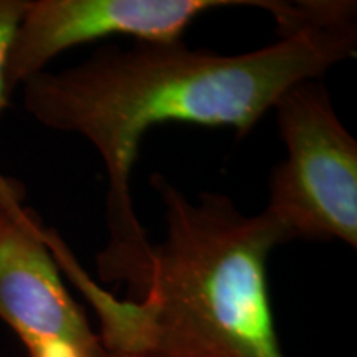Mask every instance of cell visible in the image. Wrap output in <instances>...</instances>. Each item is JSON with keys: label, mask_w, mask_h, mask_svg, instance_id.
Segmentation results:
<instances>
[{"label": "cell", "mask_w": 357, "mask_h": 357, "mask_svg": "<svg viewBox=\"0 0 357 357\" xmlns=\"http://www.w3.org/2000/svg\"><path fill=\"white\" fill-rule=\"evenodd\" d=\"M357 25L306 29L260 50L222 55L177 42L98 48L60 73L22 84L24 106L45 128L89 141L108 174L109 242L96 257L102 283L141 293L151 263L131 197V172L144 134L164 123L234 128L243 137L293 84L318 79L356 56Z\"/></svg>", "instance_id": "1"}, {"label": "cell", "mask_w": 357, "mask_h": 357, "mask_svg": "<svg viewBox=\"0 0 357 357\" xmlns=\"http://www.w3.org/2000/svg\"><path fill=\"white\" fill-rule=\"evenodd\" d=\"M166 217L137 298L119 300L93 280L60 234L45 240L61 273L100 321L108 357H287L275 328L268 260L288 243L270 213L240 212L229 195L200 192L192 204L151 177Z\"/></svg>", "instance_id": "2"}, {"label": "cell", "mask_w": 357, "mask_h": 357, "mask_svg": "<svg viewBox=\"0 0 357 357\" xmlns=\"http://www.w3.org/2000/svg\"><path fill=\"white\" fill-rule=\"evenodd\" d=\"M287 159L270 176V213L288 240H341L357 247V141L318 79L293 84L275 102Z\"/></svg>", "instance_id": "3"}, {"label": "cell", "mask_w": 357, "mask_h": 357, "mask_svg": "<svg viewBox=\"0 0 357 357\" xmlns=\"http://www.w3.org/2000/svg\"><path fill=\"white\" fill-rule=\"evenodd\" d=\"M0 319L26 357H108L71 296L32 208L0 205Z\"/></svg>", "instance_id": "4"}, {"label": "cell", "mask_w": 357, "mask_h": 357, "mask_svg": "<svg viewBox=\"0 0 357 357\" xmlns=\"http://www.w3.org/2000/svg\"><path fill=\"white\" fill-rule=\"evenodd\" d=\"M268 6L270 0H30L7 53L6 93L10 98L19 84L78 45L116 35L177 42L205 12Z\"/></svg>", "instance_id": "5"}, {"label": "cell", "mask_w": 357, "mask_h": 357, "mask_svg": "<svg viewBox=\"0 0 357 357\" xmlns=\"http://www.w3.org/2000/svg\"><path fill=\"white\" fill-rule=\"evenodd\" d=\"M30 0H0V111L6 109L10 98L3 84V70L8 48L17 32L22 17L29 7ZM25 189L17 178L7 177L0 172V205L2 207H19L24 205Z\"/></svg>", "instance_id": "6"}]
</instances>
